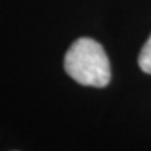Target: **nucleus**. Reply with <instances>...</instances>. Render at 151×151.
Listing matches in <instances>:
<instances>
[{
    "label": "nucleus",
    "instance_id": "f257e3e1",
    "mask_svg": "<svg viewBox=\"0 0 151 151\" xmlns=\"http://www.w3.org/2000/svg\"><path fill=\"white\" fill-rule=\"evenodd\" d=\"M65 71L71 79L85 86L104 88L111 80V66L99 42L80 37L65 54Z\"/></svg>",
    "mask_w": 151,
    "mask_h": 151
},
{
    "label": "nucleus",
    "instance_id": "f03ea898",
    "mask_svg": "<svg viewBox=\"0 0 151 151\" xmlns=\"http://www.w3.org/2000/svg\"><path fill=\"white\" fill-rule=\"evenodd\" d=\"M139 66L143 73L151 74V36L139 54Z\"/></svg>",
    "mask_w": 151,
    "mask_h": 151
}]
</instances>
